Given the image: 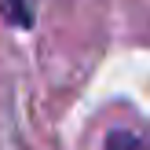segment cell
Here are the masks:
<instances>
[{"label": "cell", "mask_w": 150, "mask_h": 150, "mask_svg": "<svg viewBox=\"0 0 150 150\" xmlns=\"http://www.w3.org/2000/svg\"><path fill=\"white\" fill-rule=\"evenodd\" d=\"M103 150H150V143L128 128H114L106 136V143H103Z\"/></svg>", "instance_id": "6da1fadb"}, {"label": "cell", "mask_w": 150, "mask_h": 150, "mask_svg": "<svg viewBox=\"0 0 150 150\" xmlns=\"http://www.w3.org/2000/svg\"><path fill=\"white\" fill-rule=\"evenodd\" d=\"M0 11H4V18H7V22H15V26H29L26 0H0Z\"/></svg>", "instance_id": "7a4b0ae2"}]
</instances>
